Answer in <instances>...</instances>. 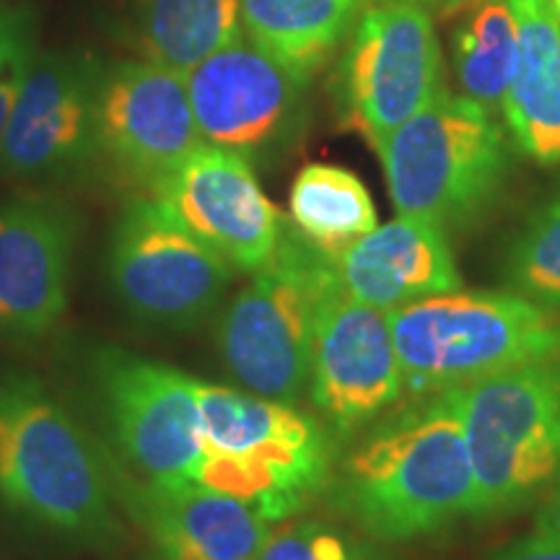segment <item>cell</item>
<instances>
[{
  "label": "cell",
  "mask_w": 560,
  "mask_h": 560,
  "mask_svg": "<svg viewBox=\"0 0 560 560\" xmlns=\"http://www.w3.org/2000/svg\"><path fill=\"white\" fill-rule=\"evenodd\" d=\"M374 151L397 213L444 229L478 219L509 174L506 136L493 112L446 89Z\"/></svg>",
  "instance_id": "cell-6"
},
{
  "label": "cell",
  "mask_w": 560,
  "mask_h": 560,
  "mask_svg": "<svg viewBox=\"0 0 560 560\" xmlns=\"http://www.w3.org/2000/svg\"><path fill=\"white\" fill-rule=\"evenodd\" d=\"M332 272L346 296L387 314L462 289L446 229L416 215H400L350 244L332 257Z\"/></svg>",
  "instance_id": "cell-18"
},
{
  "label": "cell",
  "mask_w": 560,
  "mask_h": 560,
  "mask_svg": "<svg viewBox=\"0 0 560 560\" xmlns=\"http://www.w3.org/2000/svg\"><path fill=\"white\" fill-rule=\"evenodd\" d=\"M454 34V70L467 100L499 112L520 55V30L509 0H467Z\"/></svg>",
  "instance_id": "cell-23"
},
{
  "label": "cell",
  "mask_w": 560,
  "mask_h": 560,
  "mask_svg": "<svg viewBox=\"0 0 560 560\" xmlns=\"http://www.w3.org/2000/svg\"><path fill=\"white\" fill-rule=\"evenodd\" d=\"M475 520L516 511L560 475V359H542L459 387Z\"/></svg>",
  "instance_id": "cell-7"
},
{
  "label": "cell",
  "mask_w": 560,
  "mask_h": 560,
  "mask_svg": "<svg viewBox=\"0 0 560 560\" xmlns=\"http://www.w3.org/2000/svg\"><path fill=\"white\" fill-rule=\"evenodd\" d=\"M94 380L122 472L153 488L195 486L202 462L200 380L128 350H102Z\"/></svg>",
  "instance_id": "cell-9"
},
{
  "label": "cell",
  "mask_w": 560,
  "mask_h": 560,
  "mask_svg": "<svg viewBox=\"0 0 560 560\" xmlns=\"http://www.w3.org/2000/svg\"><path fill=\"white\" fill-rule=\"evenodd\" d=\"M520 55L503 120L524 156L560 164V16L552 0H509Z\"/></svg>",
  "instance_id": "cell-19"
},
{
  "label": "cell",
  "mask_w": 560,
  "mask_h": 560,
  "mask_svg": "<svg viewBox=\"0 0 560 560\" xmlns=\"http://www.w3.org/2000/svg\"><path fill=\"white\" fill-rule=\"evenodd\" d=\"M486 560H560V540L535 529L532 535L509 542L506 548L493 552Z\"/></svg>",
  "instance_id": "cell-27"
},
{
  "label": "cell",
  "mask_w": 560,
  "mask_h": 560,
  "mask_svg": "<svg viewBox=\"0 0 560 560\" xmlns=\"http://www.w3.org/2000/svg\"><path fill=\"white\" fill-rule=\"evenodd\" d=\"M506 278L522 296L560 310V192L524 223L511 244Z\"/></svg>",
  "instance_id": "cell-24"
},
{
  "label": "cell",
  "mask_w": 560,
  "mask_h": 560,
  "mask_svg": "<svg viewBox=\"0 0 560 560\" xmlns=\"http://www.w3.org/2000/svg\"><path fill=\"white\" fill-rule=\"evenodd\" d=\"M240 5L247 37L312 81L350 32L359 0H240Z\"/></svg>",
  "instance_id": "cell-20"
},
{
  "label": "cell",
  "mask_w": 560,
  "mask_h": 560,
  "mask_svg": "<svg viewBox=\"0 0 560 560\" xmlns=\"http://www.w3.org/2000/svg\"><path fill=\"white\" fill-rule=\"evenodd\" d=\"M34 58L37 55H34L30 16L16 9H0V149L21 83L30 73Z\"/></svg>",
  "instance_id": "cell-26"
},
{
  "label": "cell",
  "mask_w": 560,
  "mask_h": 560,
  "mask_svg": "<svg viewBox=\"0 0 560 560\" xmlns=\"http://www.w3.org/2000/svg\"><path fill=\"white\" fill-rule=\"evenodd\" d=\"M433 16L412 0H382L355 21L338 68L342 122L371 149L444 91Z\"/></svg>",
  "instance_id": "cell-10"
},
{
  "label": "cell",
  "mask_w": 560,
  "mask_h": 560,
  "mask_svg": "<svg viewBox=\"0 0 560 560\" xmlns=\"http://www.w3.org/2000/svg\"><path fill=\"white\" fill-rule=\"evenodd\" d=\"M332 283V257L285 223L276 255L221 314L219 350L231 380L252 395L299 405L310 392L317 312Z\"/></svg>",
  "instance_id": "cell-5"
},
{
  "label": "cell",
  "mask_w": 560,
  "mask_h": 560,
  "mask_svg": "<svg viewBox=\"0 0 560 560\" xmlns=\"http://www.w3.org/2000/svg\"><path fill=\"white\" fill-rule=\"evenodd\" d=\"M120 503L159 560H252L272 524L249 503L200 486L153 488L117 470Z\"/></svg>",
  "instance_id": "cell-17"
},
{
  "label": "cell",
  "mask_w": 560,
  "mask_h": 560,
  "mask_svg": "<svg viewBox=\"0 0 560 560\" xmlns=\"http://www.w3.org/2000/svg\"><path fill=\"white\" fill-rule=\"evenodd\" d=\"M185 75L200 138L244 159L268 153L289 138L310 83L244 37Z\"/></svg>",
  "instance_id": "cell-13"
},
{
  "label": "cell",
  "mask_w": 560,
  "mask_h": 560,
  "mask_svg": "<svg viewBox=\"0 0 560 560\" xmlns=\"http://www.w3.org/2000/svg\"><path fill=\"white\" fill-rule=\"evenodd\" d=\"M236 268L185 229L159 200H132L112 234L107 276L130 317L190 330L226 296Z\"/></svg>",
  "instance_id": "cell-8"
},
{
  "label": "cell",
  "mask_w": 560,
  "mask_h": 560,
  "mask_svg": "<svg viewBox=\"0 0 560 560\" xmlns=\"http://www.w3.org/2000/svg\"><path fill=\"white\" fill-rule=\"evenodd\" d=\"M202 462L195 486L249 503L270 524L330 486L332 433L296 405L200 382Z\"/></svg>",
  "instance_id": "cell-3"
},
{
  "label": "cell",
  "mask_w": 560,
  "mask_h": 560,
  "mask_svg": "<svg viewBox=\"0 0 560 560\" xmlns=\"http://www.w3.org/2000/svg\"><path fill=\"white\" fill-rule=\"evenodd\" d=\"M236 270L257 272L276 255L285 219L242 153L202 143L151 195Z\"/></svg>",
  "instance_id": "cell-14"
},
{
  "label": "cell",
  "mask_w": 560,
  "mask_h": 560,
  "mask_svg": "<svg viewBox=\"0 0 560 560\" xmlns=\"http://www.w3.org/2000/svg\"><path fill=\"white\" fill-rule=\"evenodd\" d=\"M389 325L405 395L416 397L560 359V310L522 293H441L389 312Z\"/></svg>",
  "instance_id": "cell-4"
},
{
  "label": "cell",
  "mask_w": 560,
  "mask_h": 560,
  "mask_svg": "<svg viewBox=\"0 0 560 560\" xmlns=\"http://www.w3.org/2000/svg\"><path fill=\"white\" fill-rule=\"evenodd\" d=\"M306 395L327 431L338 436L387 416L405 395L389 314L346 296L332 283L317 312Z\"/></svg>",
  "instance_id": "cell-11"
},
{
  "label": "cell",
  "mask_w": 560,
  "mask_h": 560,
  "mask_svg": "<svg viewBox=\"0 0 560 560\" xmlns=\"http://www.w3.org/2000/svg\"><path fill=\"white\" fill-rule=\"evenodd\" d=\"M0 499L66 540L120 535L115 459L30 374L0 376Z\"/></svg>",
  "instance_id": "cell-2"
},
{
  "label": "cell",
  "mask_w": 560,
  "mask_h": 560,
  "mask_svg": "<svg viewBox=\"0 0 560 560\" xmlns=\"http://www.w3.org/2000/svg\"><path fill=\"white\" fill-rule=\"evenodd\" d=\"M75 221L55 200L0 206V332L37 340L66 317Z\"/></svg>",
  "instance_id": "cell-16"
},
{
  "label": "cell",
  "mask_w": 560,
  "mask_h": 560,
  "mask_svg": "<svg viewBox=\"0 0 560 560\" xmlns=\"http://www.w3.org/2000/svg\"><path fill=\"white\" fill-rule=\"evenodd\" d=\"M202 143L185 73L140 58L100 75L96 149L149 195Z\"/></svg>",
  "instance_id": "cell-12"
},
{
  "label": "cell",
  "mask_w": 560,
  "mask_h": 560,
  "mask_svg": "<svg viewBox=\"0 0 560 560\" xmlns=\"http://www.w3.org/2000/svg\"><path fill=\"white\" fill-rule=\"evenodd\" d=\"M100 70L81 58L32 60L5 128L0 166L13 177L39 179L81 170L96 149Z\"/></svg>",
  "instance_id": "cell-15"
},
{
  "label": "cell",
  "mask_w": 560,
  "mask_h": 560,
  "mask_svg": "<svg viewBox=\"0 0 560 560\" xmlns=\"http://www.w3.org/2000/svg\"><path fill=\"white\" fill-rule=\"evenodd\" d=\"M552 3H556V11H558V16H560V0H552Z\"/></svg>",
  "instance_id": "cell-30"
},
{
  "label": "cell",
  "mask_w": 560,
  "mask_h": 560,
  "mask_svg": "<svg viewBox=\"0 0 560 560\" xmlns=\"http://www.w3.org/2000/svg\"><path fill=\"white\" fill-rule=\"evenodd\" d=\"M252 560H395L363 532L325 520L278 522Z\"/></svg>",
  "instance_id": "cell-25"
},
{
  "label": "cell",
  "mask_w": 560,
  "mask_h": 560,
  "mask_svg": "<svg viewBox=\"0 0 560 560\" xmlns=\"http://www.w3.org/2000/svg\"><path fill=\"white\" fill-rule=\"evenodd\" d=\"M412 3L423 5L431 16L446 19V16H454V13H459L462 9H465L467 0H412Z\"/></svg>",
  "instance_id": "cell-29"
},
{
  "label": "cell",
  "mask_w": 560,
  "mask_h": 560,
  "mask_svg": "<svg viewBox=\"0 0 560 560\" xmlns=\"http://www.w3.org/2000/svg\"><path fill=\"white\" fill-rule=\"evenodd\" d=\"M335 506L376 542H408L475 520V472L459 387L384 416L340 462Z\"/></svg>",
  "instance_id": "cell-1"
},
{
  "label": "cell",
  "mask_w": 560,
  "mask_h": 560,
  "mask_svg": "<svg viewBox=\"0 0 560 560\" xmlns=\"http://www.w3.org/2000/svg\"><path fill=\"white\" fill-rule=\"evenodd\" d=\"M242 37L240 0H143L138 50L143 60L190 70Z\"/></svg>",
  "instance_id": "cell-22"
},
{
  "label": "cell",
  "mask_w": 560,
  "mask_h": 560,
  "mask_svg": "<svg viewBox=\"0 0 560 560\" xmlns=\"http://www.w3.org/2000/svg\"><path fill=\"white\" fill-rule=\"evenodd\" d=\"M289 213L301 240L327 257H338L380 226L366 185L353 172L332 164H306L296 174Z\"/></svg>",
  "instance_id": "cell-21"
},
{
  "label": "cell",
  "mask_w": 560,
  "mask_h": 560,
  "mask_svg": "<svg viewBox=\"0 0 560 560\" xmlns=\"http://www.w3.org/2000/svg\"><path fill=\"white\" fill-rule=\"evenodd\" d=\"M537 529L560 540V475L556 478V486H552V493L545 501L542 511L537 514Z\"/></svg>",
  "instance_id": "cell-28"
}]
</instances>
